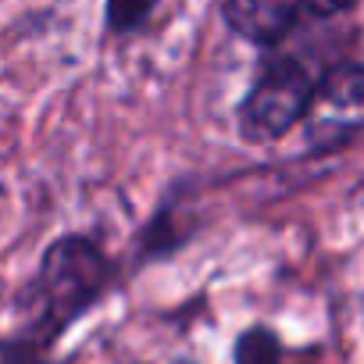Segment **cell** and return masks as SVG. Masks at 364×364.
I'll list each match as a JSON object with an SVG mask.
<instances>
[{
  "label": "cell",
  "instance_id": "obj_1",
  "mask_svg": "<svg viewBox=\"0 0 364 364\" xmlns=\"http://www.w3.org/2000/svg\"><path fill=\"white\" fill-rule=\"evenodd\" d=\"M107 286L111 264L104 250L86 236H61L47 247L29 289V336L50 346L107 293Z\"/></svg>",
  "mask_w": 364,
  "mask_h": 364
},
{
  "label": "cell",
  "instance_id": "obj_2",
  "mask_svg": "<svg viewBox=\"0 0 364 364\" xmlns=\"http://www.w3.org/2000/svg\"><path fill=\"white\" fill-rule=\"evenodd\" d=\"M311 75L304 65H296L293 58H279L272 61L257 82L250 86V93L240 104V132L250 143H272L279 136H286L296 122H304L307 100H311Z\"/></svg>",
  "mask_w": 364,
  "mask_h": 364
},
{
  "label": "cell",
  "instance_id": "obj_3",
  "mask_svg": "<svg viewBox=\"0 0 364 364\" xmlns=\"http://www.w3.org/2000/svg\"><path fill=\"white\" fill-rule=\"evenodd\" d=\"M357 132H364V65H339L311 90L304 136L311 150H336Z\"/></svg>",
  "mask_w": 364,
  "mask_h": 364
},
{
  "label": "cell",
  "instance_id": "obj_4",
  "mask_svg": "<svg viewBox=\"0 0 364 364\" xmlns=\"http://www.w3.org/2000/svg\"><path fill=\"white\" fill-rule=\"evenodd\" d=\"M300 8L304 0H225V26L257 47H272L296 26Z\"/></svg>",
  "mask_w": 364,
  "mask_h": 364
},
{
  "label": "cell",
  "instance_id": "obj_5",
  "mask_svg": "<svg viewBox=\"0 0 364 364\" xmlns=\"http://www.w3.org/2000/svg\"><path fill=\"white\" fill-rule=\"evenodd\" d=\"M232 357H236V364H282V346H279V336L272 328L254 325L236 339Z\"/></svg>",
  "mask_w": 364,
  "mask_h": 364
},
{
  "label": "cell",
  "instance_id": "obj_6",
  "mask_svg": "<svg viewBox=\"0 0 364 364\" xmlns=\"http://www.w3.org/2000/svg\"><path fill=\"white\" fill-rule=\"evenodd\" d=\"M157 8V0H107V29L132 33L139 29Z\"/></svg>",
  "mask_w": 364,
  "mask_h": 364
},
{
  "label": "cell",
  "instance_id": "obj_7",
  "mask_svg": "<svg viewBox=\"0 0 364 364\" xmlns=\"http://www.w3.org/2000/svg\"><path fill=\"white\" fill-rule=\"evenodd\" d=\"M0 364H54L47 357V346L33 336L22 339H0Z\"/></svg>",
  "mask_w": 364,
  "mask_h": 364
},
{
  "label": "cell",
  "instance_id": "obj_8",
  "mask_svg": "<svg viewBox=\"0 0 364 364\" xmlns=\"http://www.w3.org/2000/svg\"><path fill=\"white\" fill-rule=\"evenodd\" d=\"M304 4H307L311 11H318V15H339V11L353 8L357 0H304Z\"/></svg>",
  "mask_w": 364,
  "mask_h": 364
},
{
  "label": "cell",
  "instance_id": "obj_9",
  "mask_svg": "<svg viewBox=\"0 0 364 364\" xmlns=\"http://www.w3.org/2000/svg\"><path fill=\"white\" fill-rule=\"evenodd\" d=\"M175 364H190V360H175Z\"/></svg>",
  "mask_w": 364,
  "mask_h": 364
}]
</instances>
